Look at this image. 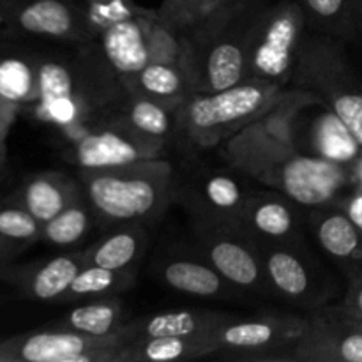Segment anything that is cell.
Returning <instances> with one entry per match:
<instances>
[{"mask_svg": "<svg viewBox=\"0 0 362 362\" xmlns=\"http://www.w3.org/2000/svg\"><path fill=\"white\" fill-rule=\"evenodd\" d=\"M299 92L274 99L264 113L226 138L225 158L243 175L285 194L304 209L338 204L356 189L352 166L303 154L290 133Z\"/></svg>", "mask_w": 362, "mask_h": 362, "instance_id": "obj_1", "label": "cell"}, {"mask_svg": "<svg viewBox=\"0 0 362 362\" xmlns=\"http://www.w3.org/2000/svg\"><path fill=\"white\" fill-rule=\"evenodd\" d=\"M85 200L106 223H138L154 218L168 202L173 186L170 163L161 159L110 170H83Z\"/></svg>", "mask_w": 362, "mask_h": 362, "instance_id": "obj_2", "label": "cell"}, {"mask_svg": "<svg viewBox=\"0 0 362 362\" xmlns=\"http://www.w3.org/2000/svg\"><path fill=\"white\" fill-rule=\"evenodd\" d=\"M306 25L308 16L297 0L260 6L247 35L244 81L281 90L296 74Z\"/></svg>", "mask_w": 362, "mask_h": 362, "instance_id": "obj_3", "label": "cell"}, {"mask_svg": "<svg viewBox=\"0 0 362 362\" xmlns=\"http://www.w3.org/2000/svg\"><path fill=\"white\" fill-rule=\"evenodd\" d=\"M279 94V88L255 81L211 94H193L175 110L177 131L193 145L212 147L253 122Z\"/></svg>", "mask_w": 362, "mask_h": 362, "instance_id": "obj_4", "label": "cell"}, {"mask_svg": "<svg viewBox=\"0 0 362 362\" xmlns=\"http://www.w3.org/2000/svg\"><path fill=\"white\" fill-rule=\"evenodd\" d=\"M293 78L300 90L317 95L341 119L362 147V83L341 52L322 39L304 37Z\"/></svg>", "mask_w": 362, "mask_h": 362, "instance_id": "obj_5", "label": "cell"}, {"mask_svg": "<svg viewBox=\"0 0 362 362\" xmlns=\"http://www.w3.org/2000/svg\"><path fill=\"white\" fill-rule=\"evenodd\" d=\"M129 336L120 329L112 336H88L73 329L60 327L0 345V361L23 362H105L120 361Z\"/></svg>", "mask_w": 362, "mask_h": 362, "instance_id": "obj_6", "label": "cell"}, {"mask_svg": "<svg viewBox=\"0 0 362 362\" xmlns=\"http://www.w3.org/2000/svg\"><path fill=\"white\" fill-rule=\"evenodd\" d=\"M290 133L303 154L331 159L352 168L362 154V147L341 119L322 99L306 90H300L290 117Z\"/></svg>", "mask_w": 362, "mask_h": 362, "instance_id": "obj_7", "label": "cell"}, {"mask_svg": "<svg viewBox=\"0 0 362 362\" xmlns=\"http://www.w3.org/2000/svg\"><path fill=\"white\" fill-rule=\"evenodd\" d=\"M197 235L205 260L230 285L244 290L271 288L264 264L243 226L197 223Z\"/></svg>", "mask_w": 362, "mask_h": 362, "instance_id": "obj_8", "label": "cell"}, {"mask_svg": "<svg viewBox=\"0 0 362 362\" xmlns=\"http://www.w3.org/2000/svg\"><path fill=\"white\" fill-rule=\"evenodd\" d=\"M253 193L255 191L233 173L200 170L184 182L179 197L197 223L240 226L244 209Z\"/></svg>", "mask_w": 362, "mask_h": 362, "instance_id": "obj_9", "label": "cell"}, {"mask_svg": "<svg viewBox=\"0 0 362 362\" xmlns=\"http://www.w3.org/2000/svg\"><path fill=\"white\" fill-rule=\"evenodd\" d=\"M165 141L144 136L117 122L113 127L87 131L78 138L73 158L81 170H110L161 159Z\"/></svg>", "mask_w": 362, "mask_h": 362, "instance_id": "obj_10", "label": "cell"}, {"mask_svg": "<svg viewBox=\"0 0 362 362\" xmlns=\"http://www.w3.org/2000/svg\"><path fill=\"white\" fill-rule=\"evenodd\" d=\"M253 246L264 264L271 288L296 303H311L324 296L322 281L315 262L297 240L272 243L253 239Z\"/></svg>", "mask_w": 362, "mask_h": 362, "instance_id": "obj_11", "label": "cell"}, {"mask_svg": "<svg viewBox=\"0 0 362 362\" xmlns=\"http://www.w3.org/2000/svg\"><path fill=\"white\" fill-rule=\"evenodd\" d=\"M23 32L60 41L87 42L94 37L87 4L80 0H23L14 11Z\"/></svg>", "mask_w": 362, "mask_h": 362, "instance_id": "obj_12", "label": "cell"}, {"mask_svg": "<svg viewBox=\"0 0 362 362\" xmlns=\"http://www.w3.org/2000/svg\"><path fill=\"white\" fill-rule=\"evenodd\" d=\"M293 359L362 362V322L354 320L341 308L331 318L308 322L293 346Z\"/></svg>", "mask_w": 362, "mask_h": 362, "instance_id": "obj_13", "label": "cell"}, {"mask_svg": "<svg viewBox=\"0 0 362 362\" xmlns=\"http://www.w3.org/2000/svg\"><path fill=\"white\" fill-rule=\"evenodd\" d=\"M308 223L318 246L349 276L362 271V230L338 204L315 207Z\"/></svg>", "mask_w": 362, "mask_h": 362, "instance_id": "obj_14", "label": "cell"}, {"mask_svg": "<svg viewBox=\"0 0 362 362\" xmlns=\"http://www.w3.org/2000/svg\"><path fill=\"white\" fill-rule=\"evenodd\" d=\"M299 209L304 207L278 191L253 193L244 209L240 226L253 239L272 243L297 240L303 225Z\"/></svg>", "mask_w": 362, "mask_h": 362, "instance_id": "obj_15", "label": "cell"}, {"mask_svg": "<svg viewBox=\"0 0 362 362\" xmlns=\"http://www.w3.org/2000/svg\"><path fill=\"white\" fill-rule=\"evenodd\" d=\"M306 324H296V320H253L233 322L226 320L214 331L221 350H243V352H257V350L279 349L281 345L292 343L296 346L297 339L306 331Z\"/></svg>", "mask_w": 362, "mask_h": 362, "instance_id": "obj_16", "label": "cell"}, {"mask_svg": "<svg viewBox=\"0 0 362 362\" xmlns=\"http://www.w3.org/2000/svg\"><path fill=\"white\" fill-rule=\"evenodd\" d=\"M226 322V317L209 311H166L138 318L122 325L129 339L163 338V336H207Z\"/></svg>", "mask_w": 362, "mask_h": 362, "instance_id": "obj_17", "label": "cell"}, {"mask_svg": "<svg viewBox=\"0 0 362 362\" xmlns=\"http://www.w3.org/2000/svg\"><path fill=\"white\" fill-rule=\"evenodd\" d=\"M131 95L156 99L177 110L189 95L194 94L189 76L177 62H151L138 74L124 81Z\"/></svg>", "mask_w": 362, "mask_h": 362, "instance_id": "obj_18", "label": "cell"}, {"mask_svg": "<svg viewBox=\"0 0 362 362\" xmlns=\"http://www.w3.org/2000/svg\"><path fill=\"white\" fill-rule=\"evenodd\" d=\"M221 345L214 334L207 336H163V338L133 339L124 346L120 361L170 362L198 359L219 352Z\"/></svg>", "mask_w": 362, "mask_h": 362, "instance_id": "obj_19", "label": "cell"}, {"mask_svg": "<svg viewBox=\"0 0 362 362\" xmlns=\"http://www.w3.org/2000/svg\"><path fill=\"white\" fill-rule=\"evenodd\" d=\"M83 198V189L78 184L59 173L39 175L25 186L23 205L41 225Z\"/></svg>", "mask_w": 362, "mask_h": 362, "instance_id": "obj_20", "label": "cell"}, {"mask_svg": "<svg viewBox=\"0 0 362 362\" xmlns=\"http://www.w3.org/2000/svg\"><path fill=\"white\" fill-rule=\"evenodd\" d=\"M161 279L170 288L194 297H221L232 286L209 262L189 258L166 260L161 267Z\"/></svg>", "mask_w": 362, "mask_h": 362, "instance_id": "obj_21", "label": "cell"}, {"mask_svg": "<svg viewBox=\"0 0 362 362\" xmlns=\"http://www.w3.org/2000/svg\"><path fill=\"white\" fill-rule=\"evenodd\" d=\"M119 120L144 136L163 141L168 140L170 134L177 131L175 110L144 95L127 94L119 112Z\"/></svg>", "mask_w": 362, "mask_h": 362, "instance_id": "obj_22", "label": "cell"}, {"mask_svg": "<svg viewBox=\"0 0 362 362\" xmlns=\"http://www.w3.org/2000/svg\"><path fill=\"white\" fill-rule=\"evenodd\" d=\"M144 247V230L134 223H129V226L112 233L95 244L90 251H87L85 260L87 264L112 269V271H127L141 257Z\"/></svg>", "mask_w": 362, "mask_h": 362, "instance_id": "obj_23", "label": "cell"}, {"mask_svg": "<svg viewBox=\"0 0 362 362\" xmlns=\"http://www.w3.org/2000/svg\"><path fill=\"white\" fill-rule=\"evenodd\" d=\"M87 265L83 253L62 255L52 258L48 264L42 265L34 274L30 281L32 296L37 299L49 300L60 296H66L71 283L78 276V272Z\"/></svg>", "mask_w": 362, "mask_h": 362, "instance_id": "obj_24", "label": "cell"}, {"mask_svg": "<svg viewBox=\"0 0 362 362\" xmlns=\"http://www.w3.org/2000/svg\"><path fill=\"white\" fill-rule=\"evenodd\" d=\"M120 304L117 300H98L71 311L62 322V327L83 332L88 336H112L122 329Z\"/></svg>", "mask_w": 362, "mask_h": 362, "instance_id": "obj_25", "label": "cell"}, {"mask_svg": "<svg viewBox=\"0 0 362 362\" xmlns=\"http://www.w3.org/2000/svg\"><path fill=\"white\" fill-rule=\"evenodd\" d=\"M0 98L11 103L39 99L37 62H28L21 57L0 60Z\"/></svg>", "mask_w": 362, "mask_h": 362, "instance_id": "obj_26", "label": "cell"}, {"mask_svg": "<svg viewBox=\"0 0 362 362\" xmlns=\"http://www.w3.org/2000/svg\"><path fill=\"white\" fill-rule=\"evenodd\" d=\"M92 218H94V212L83 197L76 204L64 209L48 223H45L42 235L55 246H73L87 235L92 226Z\"/></svg>", "mask_w": 362, "mask_h": 362, "instance_id": "obj_27", "label": "cell"}, {"mask_svg": "<svg viewBox=\"0 0 362 362\" xmlns=\"http://www.w3.org/2000/svg\"><path fill=\"white\" fill-rule=\"evenodd\" d=\"M131 274L127 271H112V269L99 267V265L87 264L67 290V297H87L103 296L108 292H117L124 288Z\"/></svg>", "mask_w": 362, "mask_h": 362, "instance_id": "obj_28", "label": "cell"}, {"mask_svg": "<svg viewBox=\"0 0 362 362\" xmlns=\"http://www.w3.org/2000/svg\"><path fill=\"white\" fill-rule=\"evenodd\" d=\"M306 13L308 21L327 30L345 32L356 27L354 0H297Z\"/></svg>", "mask_w": 362, "mask_h": 362, "instance_id": "obj_29", "label": "cell"}, {"mask_svg": "<svg viewBox=\"0 0 362 362\" xmlns=\"http://www.w3.org/2000/svg\"><path fill=\"white\" fill-rule=\"evenodd\" d=\"M42 232V225L27 209H2L0 211V235L6 239L28 240Z\"/></svg>", "mask_w": 362, "mask_h": 362, "instance_id": "obj_30", "label": "cell"}, {"mask_svg": "<svg viewBox=\"0 0 362 362\" xmlns=\"http://www.w3.org/2000/svg\"><path fill=\"white\" fill-rule=\"evenodd\" d=\"M212 2L214 0H184L182 9H180L179 23H177V30H184V28L191 27V25L198 23L204 20L211 11Z\"/></svg>", "mask_w": 362, "mask_h": 362, "instance_id": "obj_31", "label": "cell"}, {"mask_svg": "<svg viewBox=\"0 0 362 362\" xmlns=\"http://www.w3.org/2000/svg\"><path fill=\"white\" fill-rule=\"evenodd\" d=\"M350 285L341 310L354 320L362 322V271L349 276Z\"/></svg>", "mask_w": 362, "mask_h": 362, "instance_id": "obj_32", "label": "cell"}, {"mask_svg": "<svg viewBox=\"0 0 362 362\" xmlns=\"http://www.w3.org/2000/svg\"><path fill=\"white\" fill-rule=\"evenodd\" d=\"M251 2H255V0H214L211 11H209L204 20H225V18L232 16L243 7L250 6Z\"/></svg>", "mask_w": 362, "mask_h": 362, "instance_id": "obj_33", "label": "cell"}, {"mask_svg": "<svg viewBox=\"0 0 362 362\" xmlns=\"http://www.w3.org/2000/svg\"><path fill=\"white\" fill-rule=\"evenodd\" d=\"M339 207L354 219L357 226L362 230V191L361 189H354L350 191L346 197H343L341 200L338 202Z\"/></svg>", "mask_w": 362, "mask_h": 362, "instance_id": "obj_34", "label": "cell"}, {"mask_svg": "<svg viewBox=\"0 0 362 362\" xmlns=\"http://www.w3.org/2000/svg\"><path fill=\"white\" fill-rule=\"evenodd\" d=\"M184 0H165L161 6V11H159V16L165 21L166 25H170L172 28L177 30V23H179L180 9H182Z\"/></svg>", "mask_w": 362, "mask_h": 362, "instance_id": "obj_35", "label": "cell"}, {"mask_svg": "<svg viewBox=\"0 0 362 362\" xmlns=\"http://www.w3.org/2000/svg\"><path fill=\"white\" fill-rule=\"evenodd\" d=\"M354 182H356V189L362 191V154L354 165Z\"/></svg>", "mask_w": 362, "mask_h": 362, "instance_id": "obj_36", "label": "cell"}, {"mask_svg": "<svg viewBox=\"0 0 362 362\" xmlns=\"http://www.w3.org/2000/svg\"><path fill=\"white\" fill-rule=\"evenodd\" d=\"M354 20H356V27L362 30V0H354Z\"/></svg>", "mask_w": 362, "mask_h": 362, "instance_id": "obj_37", "label": "cell"}, {"mask_svg": "<svg viewBox=\"0 0 362 362\" xmlns=\"http://www.w3.org/2000/svg\"><path fill=\"white\" fill-rule=\"evenodd\" d=\"M0 246H2V240H0Z\"/></svg>", "mask_w": 362, "mask_h": 362, "instance_id": "obj_38", "label": "cell"}]
</instances>
